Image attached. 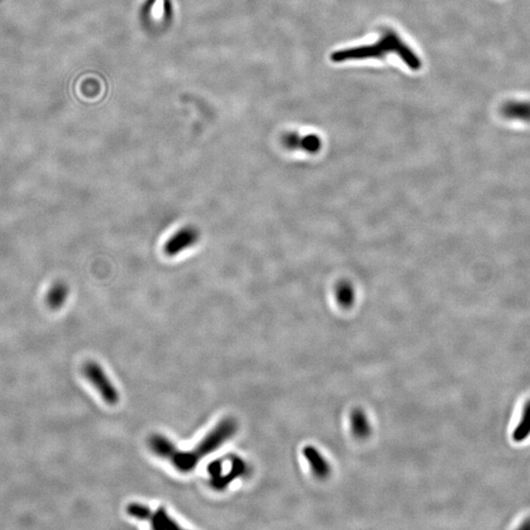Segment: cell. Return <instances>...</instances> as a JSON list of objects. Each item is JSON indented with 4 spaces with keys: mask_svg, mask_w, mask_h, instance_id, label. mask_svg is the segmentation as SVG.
<instances>
[{
    "mask_svg": "<svg viewBox=\"0 0 530 530\" xmlns=\"http://www.w3.org/2000/svg\"><path fill=\"white\" fill-rule=\"evenodd\" d=\"M396 54L401 58L409 69L418 71L422 68V60L415 51L400 36L394 29H384L381 38L372 45H361L351 49H341L331 54V60L335 63L365 59H381Z\"/></svg>",
    "mask_w": 530,
    "mask_h": 530,
    "instance_id": "6da1fadb",
    "label": "cell"
},
{
    "mask_svg": "<svg viewBox=\"0 0 530 530\" xmlns=\"http://www.w3.org/2000/svg\"><path fill=\"white\" fill-rule=\"evenodd\" d=\"M238 424L234 418H227L211 430L201 442L190 451H180L174 448L168 461L179 472L186 473L195 470L202 458L221 447L236 433Z\"/></svg>",
    "mask_w": 530,
    "mask_h": 530,
    "instance_id": "7a4b0ae2",
    "label": "cell"
},
{
    "mask_svg": "<svg viewBox=\"0 0 530 530\" xmlns=\"http://www.w3.org/2000/svg\"><path fill=\"white\" fill-rule=\"evenodd\" d=\"M83 373L88 381L97 389L104 402H108L111 406H115L119 402V392L113 385L111 380L108 378L99 363L93 361H86L83 366Z\"/></svg>",
    "mask_w": 530,
    "mask_h": 530,
    "instance_id": "3957f363",
    "label": "cell"
},
{
    "mask_svg": "<svg viewBox=\"0 0 530 530\" xmlns=\"http://www.w3.org/2000/svg\"><path fill=\"white\" fill-rule=\"evenodd\" d=\"M200 237L201 233L195 227H184L168 239L163 245V252L167 256H176L180 252L186 251L197 244Z\"/></svg>",
    "mask_w": 530,
    "mask_h": 530,
    "instance_id": "277c9868",
    "label": "cell"
},
{
    "mask_svg": "<svg viewBox=\"0 0 530 530\" xmlns=\"http://www.w3.org/2000/svg\"><path fill=\"white\" fill-rule=\"evenodd\" d=\"M282 145L292 151H302L306 154H315L322 149V141L315 134L301 135V134L286 133L282 136Z\"/></svg>",
    "mask_w": 530,
    "mask_h": 530,
    "instance_id": "5b68a950",
    "label": "cell"
},
{
    "mask_svg": "<svg viewBox=\"0 0 530 530\" xmlns=\"http://www.w3.org/2000/svg\"><path fill=\"white\" fill-rule=\"evenodd\" d=\"M302 455L308 461L311 470L320 479H325L330 473V466L324 456L313 446H306L302 449Z\"/></svg>",
    "mask_w": 530,
    "mask_h": 530,
    "instance_id": "8992f818",
    "label": "cell"
},
{
    "mask_svg": "<svg viewBox=\"0 0 530 530\" xmlns=\"http://www.w3.org/2000/svg\"><path fill=\"white\" fill-rule=\"evenodd\" d=\"M501 113L506 119L530 123V101H507L503 104Z\"/></svg>",
    "mask_w": 530,
    "mask_h": 530,
    "instance_id": "52a82bcc",
    "label": "cell"
},
{
    "mask_svg": "<svg viewBox=\"0 0 530 530\" xmlns=\"http://www.w3.org/2000/svg\"><path fill=\"white\" fill-rule=\"evenodd\" d=\"M350 425H351L352 434L359 439L368 437L372 432V426L368 415L361 409H356L352 411L350 415Z\"/></svg>",
    "mask_w": 530,
    "mask_h": 530,
    "instance_id": "ba28073f",
    "label": "cell"
},
{
    "mask_svg": "<svg viewBox=\"0 0 530 530\" xmlns=\"http://www.w3.org/2000/svg\"><path fill=\"white\" fill-rule=\"evenodd\" d=\"M335 298L337 304L344 309H349L354 306L356 302V288L350 281H341L335 287Z\"/></svg>",
    "mask_w": 530,
    "mask_h": 530,
    "instance_id": "9c48e42d",
    "label": "cell"
},
{
    "mask_svg": "<svg viewBox=\"0 0 530 530\" xmlns=\"http://www.w3.org/2000/svg\"><path fill=\"white\" fill-rule=\"evenodd\" d=\"M158 0H145V3L143 4L142 8H141V16L143 21H147V18L152 14V8L156 5ZM162 9H163V21L165 23L172 22L173 17H174V5H173L172 0H162Z\"/></svg>",
    "mask_w": 530,
    "mask_h": 530,
    "instance_id": "30bf717a",
    "label": "cell"
},
{
    "mask_svg": "<svg viewBox=\"0 0 530 530\" xmlns=\"http://www.w3.org/2000/svg\"><path fill=\"white\" fill-rule=\"evenodd\" d=\"M68 298V287L65 284L56 283L51 287L47 296V304L51 309L62 308Z\"/></svg>",
    "mask_w": 530,
    "mask_h": 530,
    "instance_id": "8fae6325",
    "label": "cell"
},
{
    "mask_svg": "<svg viewBox=\"0 0 530 530\" xmlns=\"http://www.w3.org/2000/svg\"><path fill=\"white\" fill-rule=\"evenodd\" d=\"M152 525L154 529H180L178 523L173 520L165 509L159 508L152 513Z\"/></svg>",
    "mask_w": 530,
    "mask_h": 530,
    "instance_id": "7c38bea8",
    "label": "cell"
},
{
    "mask_svg": "<svg viewBox=\"0 0 530 530\" xmlns=\"http://www.w3.org/2000/svg\"><path fill=\"white\" fill-rule=\"evenodd\" d=\"M530 433V402L525 406V411H523V415L522 422L516 427L515 434H514V438L516 441H522L523 439L527 438V435Z\"/></svg>",
    "mask_w": 530,
    "mask_h": 530,
    "instance_id": "4fadbf2b",
    "label": "cell"
},
{
    "mask_svg": "<svg viewBox=\"0 0 530 530\" xmlns=\"http://www.w3.org/2000/svg\"><path fill=\"white\" fill-rule=\"evenodd\" d=\"M127 513L129 516H133L136 520H151L152 513L151 509L145 505L138 504V503H131L127 507Z\"/></svg>",
    "mask_w": 530,
    "mask_h": 530,
    "instance_id": "5bb4252c",
    "label": "cell"
}]
</instances>
